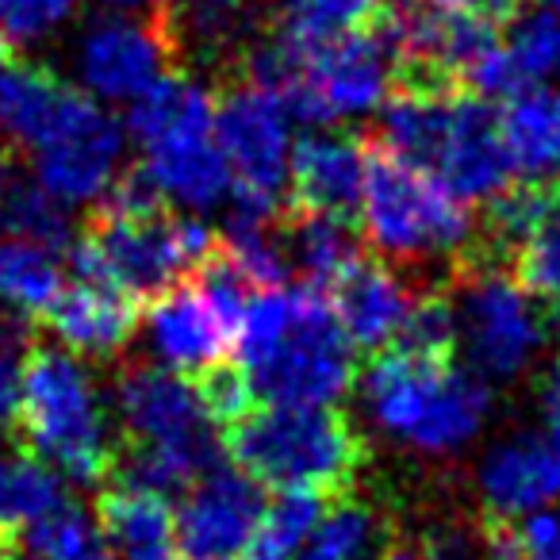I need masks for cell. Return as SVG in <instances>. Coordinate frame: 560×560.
<instances>
[{
	"mask_svg": "<svg viewBox=\"0 0 560 560\" xmlns=\"http://www.w3.org/2000/svg\"><path fill=\"white\" fill-rule=\"evenodd\" d=\"M242 365L272 407H335L358 381V353L315 289L257 292L238 330Z\"/></svg>",
	"mask_w": 560,
	"mask_h": 560,
	"instance_id": "obj_1",
	"label": "cell"
},
{
	"mask_svg": "<svg viewBox=\"0 0 560 560\" xmlns=\"http://www.w3.org/2000/svg\"><path fill=\"white\" fill-rule=\"evenodd\" d=\"M376 142L468 203L499 200L514 180L491 101L460 85H396Z\"/></svg>",
	"mask_w": 560,
	"mask_h": 560,
	"instance_id": "obj_2",
	"label": "cell"
},
{
	"mask_svg": "<svg viewBox=\"0 0 560 560\" xmlns=\"http://www.w3.org/2000/svg\"><path fill=\"white\" fill-rule=\"evenodd\" d=\"M9 434L16 453L58 468L73 483H101L116 476L119 442L112 438L93 376L70 350L27 346Z\"/></svg>",
	"mask_w": 560,
	"mask_h": 560,
	"instance_id": "obj_3",
	"label": "cell"
},
{
	"mask_svg": "<svg viewBox=\"0 0 560 560\" xmlns=\"http://www.w3.org/2000/svg\"><path fill=\"white\" fill-rule=\"evenodd\" d=\"M361 399L376 427L427 457H450L480 438L491 411L488 381L453 358L381 350L369 365Z\"/></svg>",
	"mask_w": 560,
	"mask_h": 560,
	"instance_id": "obj_4",
	"label": "cell"
},
{
	"mask_svg": "<svg viewBox=\"0 0 560 560\" xmlns=\"http://www.w3.org/2000/svg\"><path fill=\"white\" fill-rule=\"evenodd\" d=\"M223 453L257 483L323 495L350 488L369 460L361 430L335 407H254L223 427Z\"/></svg>",
	"mask_w": 560,
	"mask_h": 560,
	"instance_id": "obj_5",
	"label": "cell"
},
{
	"mask_svg": "<svg viewBox=\"0 0 560 560\" xmlns=\"http://www.w3.org/2000/svg\"><path fill=\"white\" fill-rule=\"evenodd\" d=\"M219 246V234L192 215H119L96 208L70 242V269L81 280H108L150 307L180 289Z\"/></svg>",
	"mask_w": 560,
	"mask_h": 560,
	"instance_id": "obj_6",
	"label": "cell"
},
{
	"mask_svg": "<svg viewBox=\"0 0 560 560\" xmlns=\"http://www.w3.org/2000/svg\"><path fill=\"white\" fill-rule=\"evenodd\" d=\"M358 211L365 238L392 261H453L476 238L472 203L381 142H365V185Z\"/></svg>",
	"mask_w": 560,
	"mask_h": 560,
	"instance_id": "obj_7",
	"label": "cell"
},
{
	"mask_svg": "<svg viewBox=\"0 0 560 560\" xmlns=\"http://www.w3.org/2000/svg\"><path fill=\"white\" fill-rule=\"evenodd\" d=\"M453 315L457 346L483 381L522 376L549 342V307L514 272L491 265H476L460 277Z\"/></svg>",
	"mask_w": 560,
	"mask_h": 560,
	"instance_id": "obj_8",
	"label": "cell"
},
{
	"mask_svg": "<svg viewBox=\"0 0 560 560\" xmlns=\"http://www.w3.org/2000/svg\"><path fill=\"white\" fill-rule=\"evenodd\" d=\"M116 407L127 442L165 453L188 480H200L219 465L223 442L203 415L192 381L173 369L127 365L116 376Z\"/></svg>",
	"mask_w": 560,
	"mask_h": 560,
	"instance_id": "obj_9",
	"label": "cell"
},
{
	"mask_svg": "<svg viewBox=\"0 0 560 560\" xmlns=\"http://www.w3.org/2000/svg\"><path fill=\"white\" fill-rule=\"evenodd\" d=\"M177 58L180 47L165 0L135 16H124V12L101 16L93 27H85L78 43L81 85L112 104H135L165 73H173Z\"/></svg>",
	"mask_w": 560,
	"mask_h": 560,
	"instance_id": "obj_10",
	"label": "cell"
},
{
	"mask_svg": "<svg viewBox=\"0 0 560 560\" xmlns=\"http://www.w3.org/2000/svg\"><path fill=\"white\" fill-rule=\"evenodd\" d=\"M289 112L265 89L234 81L215 96V142L234 188L280 200L289 185Z\"/></svg>",
	"mask_w": 560,
	"mask_h": 560,
	"instance_id": "obj_11",
	"label": "cell"
},
{
	"mask_svg": "<svg viewBox=\"0 0 560 560\" xmlns=\"http://www.w3.org/2000/svg\"><path fill=\"white\" fill-rule=\"evenodd\" d=\"M265 491L242 468H208L180 495L173 545L180 560H238L265 514Z\"/></svg>",
	"mask_w": 560,
	"mask_h": 560,
	"instance_id": "obj_12",
	"label": "cell"
},
{
	"mask_svg": "<svg viewBox=\"0 0 560 560\" xmlns=\"http://www.w3.org/2000/svg\"><path fill=\"white\" fill-rule=\"evenodd\" d=\"M307 85L323 112V124L369 116V112L384 108L392 89L399 85V62L388 39L369 24L361 32L312 43Z\"/></svg>",
	"mask_w": 560,
	"mask_h": 560,
	"instance_id": "obj_13",
	"label": "cell"
},
{
	"mask_svg": "<svg viewBox=\"0 0 560 560\" xmlns=\"http://www.w3.org/2000/svg\"><path fill=\"white\" fill-rule=\"evenodd\" d=\"M124 162V127L96 101H85L73 119L35 150L39 185L58 203L101 200Z\"/></svg>",
	"mask_w": 560,
	"mask_h": 560,
	"instance_id": "obj_14",
	"label": "cell"
},
{
	"mask_svg": "<svg viewBox=\"0 0 560 560\" xmlns=\"http://www.w3.org/2000/svg\"><path fill=\"white\" fill-rule=\"evenodd\" d=\"M476 488L495 522L549 511L560 499V438L552 430H514L483 453Z\"/></svg>",
	"mask_w": 560,
	"mask_h": 560,
	"instance_id": "obj_15",
	"label": "cell"
},
{
	"mask_svg": "<svg viewBox=\"0 0 560 560\" xmlns=\"http://www.w3.org/2000/svg\"><path fill=\"white\" fill-rule=\"evenodd\" d=\"M491 226L511 249L514 277L549 312H560V185L506 188L495 200Z\"/></svg>",
	"mask_w": 560,
	"mask_h": 560,
	"instance_id": "obj_16",
	"label": "cell"
},
{
	"mask_svg": "<svg viewBox=\"0 0 560 560\" xmlns=\"http://www.w3.org/2000/svg\"><path fill=\"white\" fill-rule=\"evenodd\" d=\"M323 296H327L330 312H335L338 327L346 330L353 350L381 353L404 330L419 292L388 261L358 257Z\"/></svg>",
	"mask_w": 560,
	"mask_h": 560,
	"instance_id": "obj_17",
	"label": "cell"
},
{
	"mask_svg": "<svg viewBox=\"0 0 560 560\" xmlns=\"http://www.w3.org/2000/svg\"><path fill=\"white\" fill-rule=\"evenodd\" d=\"M365 185V142L353 135H307L289 154L292 211L353 219Z\"/></svg>",
	"mask_w": 560,
	"mask_h": 560,
	"instance_id": "obj_18",
	"label": "cell"
},
{
	"mask_svg": "<svg viewBox=\"0 0 560 560\" xmlns=\"http://www.w3.org/2000/svg\"><path fill=\"white\" fill-rule=\"evenodd\" d=\"M139 312L142 304L108 280L73 277V284H62L55 304L43 312V323L58 335L62 350L81 358H116L139 330Z\"/></svg>",
	"mask_w": 560,
	"mask_h": 560,
	"instance_id": "obj_19",
	"label": "cell"
},
{
	"mask_svg": "<svg viewBox=\"0 0 560 560\" xmlns=\"http://www.w3.org/2000/svg\"><path fill=\"white\" fill-rule=\"evenodd\" d=\"M89 96L55 70L35 62H16L0 70V135L16 150H35L50 142L73 112L85 104Z\"/></svg>",
	"mask_w": 560,
	"mask_h": 560,
	"instance_id": "obj_20",
	"label": "cell"
},
{
	"mask_svg": "<svg viewBox=\"0 0 560 560\" xmlns=\"http://www.w3.org/2000/svg\"><path fill=\"white\" fill-rule=\"evenodd\" d=\"M127 131L142 147V154L208 139V135H215V93L188 73H165L154 89H147L131 104Z\"/></svg>",
	"mask_w": 560,
	"mask_h": 560,
	"instance_id": "obj_21",
	"label": "cell"
},
{
	"mask_svg": "<svg viewBox=\"0 0 560 560\" xmlns=\"http://www.w3.org/2000/svg\"><path fill=\"white\" fill-rule=\"evenodd\" d=\"M150 342H154L158 358L165 361V369L196 373V369L211 365V361H223L234 335L211 312L208 300L185 280L170 296L150 304Z\"/></svg>",
	"mask_w": 560,
	"mask_h": 560,
	"instance_id": "obj_22",
	"label": "cell"
},
{
	"mask_svg": "<svg viewBox=\"0 0 560 560\" xmlns=\"http://www.w3.org/2000/svg\"><path fill=\"white\" fill-rule=\"evenodd\" d=\"M499 131L514 177L526 185H560V85H529L506 96Z\"/></svg>",
	"mask_w": 560,
	"mask_h": 560,
	"instance_id": "obj_23",
	"label": "cell"
},
{
	"mask_svg": "<svg viewBox=\"0 0 560 560\" xmlns=\"http://www.w3.org/2000/svg\"><path fill=\"white\" fill-rule=\"evenodd\" d=\"M277 226H280V242L289 249L292 272H300L304 289L327 292L361 257V242L353 234L350 219L280 208Z\"/></svg>",
	"mask_w": 560,
	"mask_h": 560,
	"instance_id": "obj_24",
	"label": "cell"
},
{
	"mask_svg": "<svg viewBox=\"0 0 560 560\" xmlns=\"http://www.w3.org/2000/svg\"><path fill=\"white\" fill-rule=\"evenodd\" d=\"M147 173L158 180L165 200L185 203L188 211H208L231 196V165H226L223 150H219L215 135L208 139L180 142V147L158 150V154H142Z\"/></svg>",
	"mask_w": 560,
	"mask_h": 560,
	"instance_id": "obj_25",
	"label": "cell"
},
{
	"mask_svg": "<svg viewBox=\"0 0 560 560\" xmlns=\"http://www.w3.org/2000/svg\"><path fill=\"white\" fill-rule=\"evenodd\" d=\"M62 292V265L55 249L0 234V304L24 319H43Z\"/></svg>",
	"mask_w": 560,
	"mask_h": 560,
	"instance_id": "obj_26",
	"label": "cell"
},
{
	"mask_svg": "<svg viewBox=\"0 0 560 560\" xmlns=\"http://www.w3.org/2000/svg\"><path fill=\"white\" fill-rule=\"evenodd\" d=\"M62 483L35 457H0V545H16L20 534L62 503Z\"/></svg>",
	"mask_w": 560,
	"mask_h": 560,
	"instance_id": "obj_27",
	"label": "cell"
},
{
	"mask_svg": "<svg viewBox=\"0 0 560 560\" xmlns=\"http://www.w3.org/2000/svg\"><path fill=\"white\" fill-rule=\"evenodd\" d=\"M327 506H330V495H323V491L289 488L277 503L265 506L261 522H257L254 537L246 541L238 560H292L304 549L312 529L319 526Z\"/></svg>",
	"mask_w": 560,
	"mask_h": 560,
	"instance_id": "obj_28",
	"label": "cell"
},
{
	"mask_svg": "<svg viewBox=\"0 0 560 560\" xmlns=\"http://www.w3.org/2000/svg\"><path fill=\"white\" fill-rule=\"evenodd\" d=\"M20 545H24L27 560H116L108 537L70 499H62L55 511L35 518L20 534Z\"/></svg>",
	"mask_w": 560,
	"mask_h": 560,
	"instance_id": "obj_29",
	"label": "cell"
},
{
	"mask_svg": "<svg viewBox=\"0 0 560 560\" xmlns=\"http://www.w3.org/2000/svg\"><path fill=\"white\" fill-rule=\"evenodd\" d=\"M503 55L511 66L518 93L529 85H557L560 81V16L549 9L514 12L506 20Z\"/></svg>",
	"mask_w": 560,
	"mask_h": 560,
	"instance_id": "obj_30",
	"label": "cell"
},
{
	"mask_svg": "<svg viewBox=\"0 0 560 560\" xmlns=\"http://www.w3.org/2000/svg\"><path fill=\"white\" fill-rule=\"evenodd\" d=\"M384 549V522L369 503L342 499L327 506L300 560H376Z\"/></svg>",
	"mask_w": 560,
	"mask_h": 560,
	"instance_id": "obj_31",
	"label": "cell"
},
{
	"mask_svg": "<svg viewBox=\"0 0 560 560\" xmlns=\"http://www.w3.org/2000/svg\"><path fill=\"white\" fill-rule=\"evenodd\" d=\"M0 234L9 238H24L47 249H70V219H66V203H58L39 180H24L16 173L12 185L0 196Z\"/></svg>",
	"mask_w": 560,
	"mask_h": 560,
	"instance_id": "obj_32",
	"label": "cell"
},
{
	"mask_svg": "<svg viewBox=\"0 0 560 560\" xmlns=\"http://www.w3.org/2000/svg\"><path fill=\"white\" fill-rule=\"evenodd\" d=\"M280 24L312 43L361 32L376 20L384 0H277Z\"/></svg>",
	"mask_w": 560,
	"mask_h": 560,
	"instance_id": "obj_33",
	"label": "cell"
},
{
	"mask_svg": "<svg viewBox=\"0 0 560 560\" xmlns=\"http://www.w3.org/2000/svg\"><path fill=\"white\" fill-rule=\"evenodd\" d=\"M388 350H407L419 353V358H453V350H457L453 300L442 296V292H419L404 330H399Z\"/></svg>",
	"mask_w": 560,
	"mask_h": 560,
	"instance_id": "obj_34",
	"label": "cell"
},
{
	"mask_svg": "<svg viewBox=\"0 0 560 560\" xmlns=\"http://www.w3.org/2000/svg\"><path fill=\"white\" fill-rule=\"evenodd\" d=\"M196 399H200L203 415L219 427H231L242 415L254 411V381H249L246 365H234V361H211V365L196 369L192 376Z\"/></svg>",
	"mask_w": 560,
	"mask_h": 560,
	"instance_id": "obj_35",
	"label": "cell"
},
{
	"mask_svg": "<svg viewBox=\"0 0 560 560\" xmlns=\"http://www.w3.org/2000/svg\"><path fill=\"white\" fill-rule=\"evenodd\" d=\"M491 549L499 560H560V514L534 511L526 518L495 522Z\"/></svg>",
	"mask_w": 560,
	"mask_h": 560,
	"instance_id": "obj_36",
	"label": "cell"
},
{
	"mask_svg": "<svg viewBox=\"0 0 560 560\" xmlns=\"http://www.w3.org/2000/svg\"><path fill=\"white\" fill-rule=\"evenodd\" d=\"M78 0H0V27L12 43H35L73 16Z\"/></svg>",
	"mask_w": 560,
	"mask_h": 560,
	"instance_id": "obj_37",
	"label": "cell"
},
{
	"mask_svg": "<svg viewBox=\"0 0 560 560\" xmlns=\"http://www.w3.org/2000/svg\"><path fill=\"white\" fill-rule=\"evenodd\" d=\"M16 396H20V361L9 346H0V430L12 427Z\"/></svg>",
	"mask_w": 560,
	"mask_h": 560,
	"instance_id": "obj_38",
	"label": "cell"
},
{
	"mask_svg": "<svg viewBox=\"0 0 560 560\" xmlns=\"http://www.w3.org/2000/svg\"><path fill=\"white\" fill-rule=\"evenodd\" d=\"M434 4H445V9L457 12H472V16L488 20V24H503L518 12V0H434Z\"/></svg>",
	"mask_w": 560,
	"mask_h": 560,
	"instance_id": "obj_39",
	"label": "cell"
},
{
	"mask_svg": "<svg viewBox=\"0 0 560 560\" xmlns=\"http://www.w3.org/2000/svg\"><path fill=\"white\" fill-rule=\"evenodd\" d=\"M541 419H545V430L560 438V358L549 365L545 373V384H541Z\"/></svg>",
	"mask_w": 560,
	"mask_h": 560,
	"instance_id": "obj_40",
	"label": "cell"
},
{
	"mask_svg": "<svg viewBox=\"0 0 560 560\" xmlns=\"http://www.w3.org/2000/svg\"><path fill=\"white\" fill-rule=\"evenodd\" d=\"M116 560H180L173 537H158V541H142V545H127L116 552Z\"/></svg>",
	"mask_w": 560,
	"mask_h": 560,
	"instance_id": "obj_41",
	"label": "cell"
},
{
	"mask_svg": "<svg viewBox=\"0 0 560 560\" xmlns=\"http://www.w3.org/2000/svg\"><path fill=\"white\" fill-rule=\"evenodd\" d=\"M376 560H430L427 549L422 545H411V541H388L381 549V557Z\"/></svg>",
	"mask_w": 560,
	"mask_h": 560,
	"instance_id": "obj_42",
	"label": "cell"
},
{
	"mask_svg": "<svg viewBox=\"0 0 560 560\" xmlns=\"http://www.w3.org/2000/svg\"><path fill=\"white\" fill-rule=\"evenodd\" d=\"M96 4H104L108 12H150L158 0H96Z\"/></svg>",
	"mask_w": 560,
	"mask_h": 560,
	"instance_id": "obj_43",
	"label": "cell"
},
{
	"mask_svg": "<svg viewBox=\"0 0 560 560\" xmlns=\"http://www.w3.org/2000/svg\"><path fill=\"white\" fill-rule=\"evenodd\" d=\"M12 177H16V162H12L9 150H0V196H4V188L12 185Z\"/></svg>",
	"mask_w": 560,
	"mask_h": 560,
	"instance_id": "obj_44",
	"label": "cell"
},
{
	"mask_svg": "<svg viewBox=\"0 0 560 560\" xmlns=\"http://www.w3.org/2000/svg\"><path fill=\"white\" fill-rule=\"evenodd\" d=\"M4 66H12V39L4 35V27H0V70Z\"/></svg>",
	"mask_w": 560,
	"mask_h": 560,
	"instance_id": "obj_45",
	"label": "cell"
},
{
	"mask_svg": "<svg viewBox=\"0 0 560 560\" xmlns=\"http://www.w3.org/2000/svg\"><path fill=\"white\" fill-rule=\"evenodd\" d=\"M0 560H24L16 545H0Z\"/></svg>",
	"mask_w": 560,
	"mask_h": 560,
	"instance_id": "obj_46",
	"label": "cell"
},
{
	"mask_svg": "<svg viewBox=\"0 0 560 560\" xmlns=\"http://www.w3.org/2000/svg\"><path fill=\"white\" fill-rule=\"evenodd\" d=\"M537 4H541V9H549V12H557V16H560V0H537Z\"/></svg>",
	"mask_w": 560,
	"mask_h": 560,
	"instance_id": "obj_47",
	"label": "cell"
}]
</instances>
